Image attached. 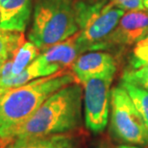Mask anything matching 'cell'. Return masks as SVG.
I'll use <instances>...</instances> for the list:
<instances>
[{
  "label": "cell",
  "mask_w": 148,
  "mask_h": 148,
  "mask_svg": "<svg viewBox=\"0 0 148 148\" xmlns=\"http://www.w3.org/2000/svg\"><path fill=\"white\" fill-rule=\"evenodd\" d=\"M75 82L78 81L73 72L64 69L17 88H0V144L11 143L48 97Z\"/></svg>",
  "instance_id": "obj_1"
},
{
  "label": "cell",
  "mask_w": 148,
  "mask_h": 148,
  "mask_svg": "<svg viewBox=\"0 0 148 148\" xmlns=\"http://www.w3.org/2000/svg\"><path fill=\"white\" fill-rule=\"evenodd\" d=\"M83 96L81 83L60 88L43 102L16 138L46 137L76 131L82 124Z\"/></svg>",
  "instance_id": "obj_2"
},
{
  "label": "cell",
  "mask_w": 148,
  "mask_h": 148,
  "mask_svg": "<svg viewBox=\"0 0 148 148\" xmlns=\"http://www.w3.org/2000/svg\"><path fill=\"white\" fill-rule=\"evenodd\" d=\"M76 0H36L28 38L40 52L79 31Z\"/></svg>",
  "instance_id": "obj_3"
},
{
  "label": "cell",
  "mask_w": 148,
  "mask_h": 148,
  "mask_svg": "<svg viewBox=\"0 0 148 148\" xmlns=\"http://www.w3.org/2000/svg\"><path fill=\"white\" fill-rule=\"evenodd\" d=\"M75 11L79 40L87 52L108 48V38L125 14L112 0H76Z\"/></svg>",
  "instance_id": "obj_4"
},
{
  "label": "cell",
  "mask_w": 148,
  "mask_h": 148,
  "mask_svg": "<svg viewBox=\"0 0 148 148\" xmlns=\"http://www.w3.org/2000/svg\"><path fill=\"white\" fill-rule=\"evenodd\" d=\"M111 130L121 141L148 146V129L131 97L121 86L111 90Z\"/></svg>",
  "instance_id": "obj_5"
},
{
  "label": "cell",
  "mask_w": 148,
  "mask_h": 148,
  "mask_svg": "<svg viewBox=\"0 0 148 148\" xmlns=\"http://www.w3.org/2000/svg\"><path fill=\"white\" fill-rule=\"evenodd\" d=\"M115 71L91 77L84 86L85 124L93 134H100L108 124L111 106V85Z\"/></svg>",
  "instance_id": "obj_6"
},
{
  "label": "cell",
  "mask_w": 148,
  "mask_h": 148,
  "mask_svg": "<svg viewBox=\"0 0 148 148\" xmlns=\"http://www.w3.org/2000/svg\"><path fill=\"white\" fill-rule=\"evenodd\" d=\"M86 52L87 50L79 40V33L77 32L66 40L40 52L33 64L38 70V76H48L71 67L76 59Z\"/></svg>",
  "instance_id": "obj_7"
},
{
  "label": "cell",
  "mask_w": 148,
  "mask_h": 148,
  "mask_svg": "<svg viewBox=\"0 0 148 148\" xmlns=\"http://www.w3.org/2000/svg\"><path fill=\"white\" fill-rule=\"evenodd\" d=\"M148 37V10L130 11L123 14L108 38L110 44L131 45Z\"/></svg>",
  "instance_id": "obj_8"
},
{
  "label": "cell",
  "mask_w": 148,
  "mask_h": 148,
  "mask_svg": "<svg viewBox=\"0 0 148 148\" xmlns=\"http://www.w3.org/2000/svg\"><path fill=\"white\" fill-rule=\"evenodd\" d=\"M71 70L79 83L105 74L116 71V64L112 56L106 52L88 51L80 55L71 66Z\"/></svg>",
  "instance_id": "obj_9"
},
{
  "label": "cell",
  "mask_w": 148,
  "mask_h": 148,
  "mask_svg": "<svg viewBox=\"0 0 148 148\" xmlns=\"http://www.w3.org/2000/svg\"><path fill=\"white\" fill-rule=\"evenodd\" d=\"M32 14L31 0H0V29L24 32Z\"/></svg>",
  "instance_id": "obj_10"
},
{
  "label": "cell",
  "mask_w": 148,
  "mask_h": 148,
  "mask_svg": "<svg viewBox=\"0 0 148 148\" xmlns=\"http://www.w3.org/2000/svg\"><path fill=\"white\" fill-rule=\"evenodd\" d=\"M80 141L71 133L35 138H16L5 148H79Z\"/></svg>",
  "instance_id": "obj_11"
},
{
  "label": "cell",
  "mask_w": 148,
  "mask_h": 148,
  "mask_svg": "<svg viewBox=\"0 0 148 148\" xmlns=\"http://www.w3.org/2000/svg\"><path fill=\"white\" fill-rule=\"evenodd\" d=\"M40 54V50L33 42L24 41L23 44L16 50L12 61V76L21 73L26 67L29 66Z\"/></svg>",
  "instance_id": "obj_12"
},
{
  "label": "cell",
  "mask_w": 148,
  "mask_h": 148,
  "mask_svg": "<svg viewBox=\"0 0 148 148\" xmlns=\"http://www.w3.org/2000/svg\"><path fill=\"white\" fill-rule=\"evenodd\" d=\"M22 32H14L0 29V59L12 58L24 42Z\"/></svg>",
  "instance_id": "obj_13"
},
{
  "label": "cell",
  "mask_w": 148,
  "mask_h": 148,
  "mask_svg": "<svg viewBox=\"0 0 148 148\" xmlns=\"http://www.w3.org/2000/svg\"><path fill=\"white\" fill-rule=\"evenodd\" d=\"M120 86L128 92L148 129V90L125 81L121 82Z\"/></svg>",
  "instance_id": "obj_14"
},
{
  "label": "cell",
  "mask_w": 148,
  "mask_h": 148,
  "mask_svg": "<svg viewBox=\"0 0 148 148\" xmlns=\"http://www.w3.org/2000/svg\"><path fill=\"white\" fill-rule=\"evenodd\" d=\"M122 81L131 83L148 90V64L125 71L122 76Z\"/></svg>",
  "instance_id": "obj_15"
},
{
  "label": "cell",
  "mask_w": 148,
  "mask_h": 148,
  "mask_svg": "<svg viewBox=\"0 0 148 148\" xmlns=\"http://www.w3.org/2000/svg\"><path fill=\"white\" fill-rule=\"evenodd\" d=\"M131 64L133 69L148 64V38H143L136 44Z\"/></svg>",
  "instance_id": "obj_16"
},
{
  "label": "cell",
  "mask_w": 148,
  "mask_h": 148,
  "mask_svg": "<svg viewBox=\"0 0 148 148\" xmlns=\"http://www.w3.org/2000/svg\"><path fill=\"white\" fill-rule=\"evenodd\" d=\"M117 7L121 8L124 11H140L145 10L143 3V0H112Z\"/></svg>",
  "instance_id": "obj_17"
},
{
  "label": "cell",
  "mask_w": 148,
  "mask_h": 148,
  "mask_svg": "<svg viewBox=\"0 0 148 148\" xmlns=\"http://www.w3.org/2000/svg\"><path fill=\"white\" fill-rule=\"evenodd\" d=\"M6 61H7L6 59H0V72H1V69H2V67H3V64H5Z\"/></svg>",
  "instance_id": "obj_18"
},
{
  "label": "cell",
  "mask_w": 148,
  "mask_h": 148,
  "mask_svg": "<svg viewBox=\"0 0 148 148\" xmlns=\"http://www.w3.org/2000/svg\"><path fill=\"white\" fill-rule=\"evenodd\" d=\"M143 6L145 8V10H148V0H143Z\"/></svg>",
  "instance_id": "obj_19"
},
{
  "label": "cell",
  "mask_w": 148,
  "mask_h": 148,
  "mask_svg": "<svg viewBox=\"0 0 148 148\" xmlns=\"http://www.w3.org/2000/svg\"><path fill=\"white\" fill-rule=\"evenodd\" d=\"M118 148H138V147H135V146H129V145H121Z\"/></svg>",
  "instance_id": "obj_20"
},
{
  "label": "cell",
  "mask_w": 148,
  "mask_h": 148,
  "mask_svg": "<svg viewBox=\"0 0 148 148\" xmlns=\"http://www.w3.org/2000/svg\"><path fill=\"white\" fill-rule=\"evenodd\" d=\"M147 38H148V37H147Z\"/></svg>",
  "instance_id": "obj_21"
}]
</instances>
